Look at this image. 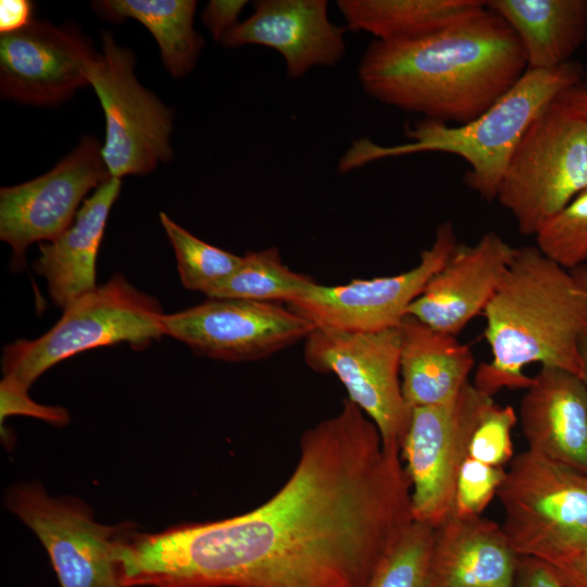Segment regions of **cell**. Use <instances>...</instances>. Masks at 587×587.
<instances>
[{
    "instance_id": "44dd1931",
    "label": "cell",
    "mask_w": 587,
    "mask_h": 587,
    "mask_svg": "<svg viewBox=\"0 0 587 587\" xmlns=\"http://www.w3.org/2000/svg\"><path fill=\"white\" fill-rule=\"evenodd\" d=\"M401 336L400 375L403 398L412 410L454 399L474 367L469 345L407 315Z\"/></svg>"
},
{
    "instance_id": "9c48e42d",
    "label": "cell",
    "mask_w": 587,
    "mask_h": 587,
    "mask_svg": "<svg viewBox=\"0 0 587 587\" xmlns=\"http://www.w3.org/2000/svg\"><path fill=\"white\" fill-rule=\"evenodd\" d=\"M7 508L38 537L61 587H123L120 552L134 524L103 525L75 497H51L38 482L4 495Z\"/></svg>"
},
{
    "instance_id": "ffe728a7",
    "label": "cell",
    "mask_w": 587,
    "mask_h": 587,
    "mask_svg": "<svg viewBox=\"0 0 587 587\" xmlns=\"http://www.w3.org/2000/svg\"><path fill=\"white\" fill-rule=\"evenodd\" d=\"M121 179L111 177L84 200L74 222L52 241L40 242L34 270L46 278L49 295L64 309L97 288L96 261Z\"/></svg>"
},
{
    "instance_id": "7a4b0ae2",
    "label": "cell",
    "mask_w": 587,
    "mask_h": 587,
    "mask_svg": "<svg viewBox=\"0 0 587 587\" xmlns=\"http://www.w3.org/2000/svg\"><path fill=\"white\" fill-rule=\"evenodd\" d=\"M527 70L511 27L485 9L439 33L374 40L358 67L370 97L424 118L458 125L478 117Z\"/></svg>"
},
{
    "instance_id": "d590c367",
    "label": "cell",
    "mask_w": 587,
    "mask_h": 587,
    "mask_svg": "<svg viewBox=\"0 0 587 587\" xmlns=\"http://www.w3.org/2000/svg\"><path fill=\"white\" fill-rule=\"evenodd\" d=\"M560 98L587 118V88L582 84L565 90Z\"/></svg>"
},
{
    "instance_id": "4dcf8cb0",
    "label": "cell",
    "mask_w": 587,
    "mask_h": 587,
    "mask_svg": "<svg viewBox=\"0 0 587 587\" xmlns=\"http://www.w3.org/2000/svg\"><path fill=\"white\" fill-rule=\"evenodd\" d=\"M28 389L17 380L3 376L0 383L1 425L11 415L33 416L55 426H64L70 422L66 409L35 402L28 396Z\"/></svg>"
},
{
    "instance_id": "74e56055",
    "label": "cell",
    "mask_w": 587,
    "mask_h": 587,
    "mask_svg": "<svg viewBox=\"0 0 587 587\" xmlns=\"http://www.w3.org/2000/svg\"><path fill=\"white\" fill-rule=\"evenodd\" d=\"M582 85L587 88V73L585 75V79L583 80Z\"/></svg>"
},
{
    "instance_id": "3957f363",
    "label": "cell",
    "mask_w": 587,
    "mask_h": 587,
    "mask_svg": "<svg viewBox=\"0 0 587 587\" xmlns=\"http://www.w3.org/2000/svg\"><path fill=\"white\" fill-rule=\"evenodd\" d=\"M485 339L491 360L477 367L473 385L494 397L526 389L530 364L582 377L580 344L587 335V265L565 268L536 246L516 248L485 308Z\"/></svg>"
},
{
    "instance_id": "ba28073f",
    "label": "cell",
    "mask_w": 587,
    "mask_h": 587,
    "mask_svg": "<svg viewBox=\"0 0 587 587\" xmlns=\"http://www.w3.org/2000/svg\"><path fill=\"white\" fill-rule=\"evenodd\" d=\"M102 53L85 64L88 84L95 89L105 118L102 159L114 178L146 174L172 158L171 110L134 73L133 52L102 34Z\"/></svg>"
},
{
    "instance_id": "277c9868",
    "label": "cell",
    "mask_w": 587,
    "mask_h": 587,
    "mask_svg": "<svg viewBox=\"0 0 587 587\" xmlns=\"http://www.w3.org/2000/svg\"><path fill=\"white\" fill-rule=\"evenodd\" d=\"M583 67L567 62L549 70H526L495 104L471 122L457 126L423 118L405 127L409 143L383 146L367 138L354 140L338 171L347 173L376 160L420 152H444L470 166L464 182L483 199H497L500 182L523 135L534 120L565 90L578 86Z\"/></svg>"
},
{
    "instance_id": "7402d4cb",
    "label": "cell",
    "mask_w": 587,
    "mask_h": 587,
    "mask_svg": "<svg viewBox=\"0 0 587 587\" xmlns=\"http://www.w3.org/2000/svg\"><path fill=\"white\" fill-rule=\"evenodd\" d=\"M516 35L527 70L570 62L587 37V0H487Z\"/></svg>"
},
{
    "instance_id": "9a60e30c",
    "label": "cell",
    "mask_w": 587,
    "mask_h": 587,
    "mask_svg": "<svg viewBox=\"0 0 587 587\" xmlns=\"http://www.w3.org/2000/svg\"><path fill=\"white\" fill-rule=\"evenodd\" d=\"M93 53L79 33L33 21L20 30L1 35V93L27 104L64 101L89 85L85 64Z\"/></svg>"
},
{
    "instance_id": "cb8c5ba5",
    "label": "cell",
    "mask_w": 587,
    "mask_h": 587,
    "mask_svg": "<svg viewBox=\"0 0 587 587\" xmlns=\"http://www.w3.org/2000/svg\"><path fill=\"white\" fill-rule=\"evenodd\" d=\"M107 18L122 22L134 18L157 40L162 61L176 78L187 75L196 65L203 47L193 28L197 2L193 0H104L93 2Z\"/></svg>"
},
{
    "instance_id": "52a82bcc",
    "label": "cell",
    "mask_w": 587,
    "mask_h": 587,
    "mask_svg": "<svg viewBox=\"0 0 587 587\" xmlns=\"http://www.w3.org/2000/svg\"><path fill=\"white\" fill-rule=\"evenodd\" d=\"M496 497L520 557L549 563L587 550V473L526 449L509 463Z\"/></svg>"
},
{
    "instance_id": "f1b7e54d",
    "label": "cell",
    "mask_w": 587,
    "mask_h": 587,
    "mask_svg": "<svg viewBox=\"0 0 587 587\" xmlns=\"http://www.w3.org/2000/svg\"><path fill=\"white\" fill-rule=\"evenodd\" d=\"M516 423L515 410L494 400L484 410L475 427L469 457L491 466L504 467L514 458L512 432Z\"/></svg>"
},
{
    "instance_id": "e575fe53",
    "label": "cell",
    "mask_w": 587,
    "mask_h": 587,
    "mask_svg": "<svg viewBox=\"0 0 587 587\" xmlns=\"http://www.w3.org/2000/svg\"><path fill=\"white\" fill-rule=\"evenodd\" d=\"M33 3L27 0L0 1V33L20 30L33 22Z\"/></svg>"
},
{
    "instance_id": "30bf717a",
    "label": "cell",
    "mask_w": 587,
    "mask_h": 587,
    "mask_svg": "<svg viewBox=\"0 0 587 587\" xmlns=\"http://www.w3.org/2000/svg\"><path fill=\"white\" fill-rule=\"evenodd\" d=\"M304 340L307 365L335 374L348 399L376 425L384 447L401 451L412 410L401 389L399 327L366 333L314 328Z\"/></svg>"
},
{
    "instance_id": "2e32d148",
    "label": "cell",
    "mask_w": 587,
    "mask_h": 587,
    "mask_svg": "<svg viewBox=\"0 0 587 587\" xmlns=\"http://www.w3.org/2000/svg\"><path fill=\"white\" fill-rule=\"evenodd\" d=\"M515 250L495 232L485 233L474 245L458 243L409 307L408 315L457 336L483 314Z\"/></svg>"
},
{
    "instance_id": "f546056e",
    "label": "cell",
    "mask_w": 587,
    "mask_h": 587,
    "mask_svg": "<svg viewBox=\"0 0 587 587\" xmlns=\"http://www.w3.org/2000/svg\"><path fill=\"white\" fill-rule=\"evenodd\" d=\"M505 470V467L491 466L469 457L458 475L450 513L461 516L482 515L496 497Z\"/></svg>"
},
{
    "instance_id": "7c38bea8",
    "label": "cell",
    "mask_w": 587,
    "mask_h": 587,
    "mask_svg": "<svg viewBox=\"0 0 587 587\" xmlns=\"http://www.w3.org/2000/svg\"><path fill=\"white\" fill-rule=\"evenodd\" d=\"M458 243L453 224L441 223L432 245L409 271L337 286L316 284L302 298L286 303L287 308L315 328L366 333L398 327Z\"/></svg>"
},
{
    "instance_id": "6da1fadb",
    "label": "cell",
    "mask_w": 587,
    "mask_h": 587,
    "mask_svg": "<svg viewBox=\"0 0 587 587\" xmlns=\"http://www.w3.org/2000/svg\"><path fill=\"white\" fill-rule=\"evenodd\" d=\"M297 464L243 514L134 530L124 587H365L414 521L401 451L348 398L307 429Z\"/></svg>"
},
{
    "instance_id": "5b68a950",
    "label": "cell",
    "mask_w": 587,
    "mask_h": 587,
    "mask_svg": "<svg viewBox=\"0 0 587 587\" xmlns=\"http://www.w3.org/2000/svg\"><path fill=\"white\" fill-rule=\"evenodd\" d=\"M163 315L157 299L115 274L65 307L42 336L7 345L3 376L29 388L51 366L85 350L118 342L142 348L165 335Z\"/></svg>"
},
{
    "instance_id": "8d00e7d4",
    "label": "cell",
    "mask_w": 587,
    "mask_h": 587,
    "mask_svg": "<svg viewBox=\"0 0 587 587\" xmlns=\"http://www.w3.org/2000/svg\"><path fill=\"white\" fill-rule=\"evenodd\" d=\"M582 379L587 388V335L580 344Z\"/></svg>"
},
{
    "instance_id": "8fae6325",
    "label": "cell",
    "mask_w": 587,
    "mask_h": 587,
    "mask_svg": "<svg viewBox=\"0 0 587 587\" xmlns=\"http://www.w3.org/2000/svg\"><path fill=\"white\" fill-rule=\"evenodd\" d=\"M494 397L471 382L449 402L412 409L401 446L415 522L436 528L452 510L472 435Z\"/></svg>"
},
{
    "instance_id": "83f0119b",
    "label": "cell",
    "mask_w": 587,
    "mask_h": 587,
    "mask_svg": "<svg viewBox=\"0 0 587 587\" xmlns=\"http://www.w3.org/2000/svg\"><path fill=\"white\" fill-rule=\"evenodd\" d=\"M536 247L565 268L587 262V188L552 216L535 235Z\"/></svg>"
},
{
    "instance_id": "d4e9b609",
    "label": "cell",
    "mask_w": 587,
    "mask_h": 587,
    "mask_svg": "<svg viewBox=\"0 0 587 587\" xmlns=\"http://www.w3.org/2000/svg\"><path fill=\"white\" fill-rule=\"evenodd\" d=\"M316 284L310 276L286 266L277 248H268L242 255L236 272L205 296L289 303L302 298Z\"/></svg>"
},
{
    "instance_id": "4fadbf2b",
    "label": "cell",
    "mask_w": 587,
    "mask_h": 587,
    "mask_svg": "<svg viewBox=\"0 0 587 587\" xmlns=\"http://www.w3.org/2000/svg\"><path fill=\"white\" fill-rule=\"evenodd\" d=\"M165 335L195 352L223 361L264 359L315 328L289 308L275 302L209 298L201 304L163 315Z\"/></svg>"
},
{
    "instance_id": "8992f818",
    "label": "cell",
    "mask_w": 587,
    "mask_h": 587,
    "mask_svg": "<svg viewBox=\"0 0 587 587\" xmlns=\"http://www.w3.org/2000/svg\"><path fill=\"white\" fill-rule=\"evenodd\" d=\"M587 188V118L560 97L529 125L514 150L497 199L519 232L536 235Z\"/></svg>"
},
{
    "instance_id": "d6986e66",
    "label": "cell",
    "mask_w": 587,
    "mask_h": 587,
    "mask_svg": "<svg viewBox=\"0 0 587 587\" xmlns=\"http://www.w3.org/2000/svg\"><path fill=\"white\" fill-rule=\"evenodd\" d=\"M520 561L502 525L483 515L449 513L434 528L437 587H513Z\"/></svg>"
},
{
    "instance_id": "1f68e13d",
    "label": "cell",
    "mask_w": 587,
    "mask_h": 587,
    "mask_svg": "<svg viewBox=\"0 0 587 587\" xmlns=\"http://www.w3.org/2000/svg\"><path fill=\"white\" fill-rule=\"evenodd\" d=\"M247 3L245 0H212L207 4L201 18L215 41L221 42L239 24L238 17Z\"/></svg>"
},
{
    "instance_id": "5bb4252c",
    "label": "cell",
    "mask_w": 587,
    "mask_h": 587,
    "mask_svg": "<svg viewBox=\"0 0 587 587\" xmlns=\"http://www.w3.org/2000/svg\"><path fill=\"white\" fill-rule=\"evenodd\" d=\"M109 178L100 143L87 136L46 174L1 188L0 238L13 250V265H24L29 245L52 241L67 229L89 190Z\"/></svg>"
},
{
    "instance_id": "603a6c76",
    "label": "cell",
    "mask_w": 587,
    "mask_h": 587,
    "mask_svg": "<svg viewBox=\"0 0 587 587\" xmlns=\"http://www.w3.org/2000/svg\"><path fill=\"white\" fill-rule=\"evenodd\" d=\"M347 29L372 34L382 41L423 38L485 9L483 0H339Z\"/></svg>"
},
{
    "instance_id": "484cf974",
    "label": "cell",
    "mask_w": 587,
    "mask_h": 587,
    "mask_svg": "<svg viewBox=\"0 0 587 587\" xmlns=\"http://www.w3.org/2000/svg\"><path fill=\"white\" fill-rule=\"evenodd\" d=\"M160 222L173 246L180 280L187 289L207 295L240 266L242 257L204 242L164 212H160Z\"/></svg>"
},
{
    "instance_id": "ac0fdd59",
    "label": "cell",
    "mask_w": 587,
    "mask_h": 587,
    "mask_svg": "<svg viewBox=\"0 0 587 587\" xmlns=\"http://www.w3.org/2000/svg\"><path fill=\"white\" fill-rule=\"evenodd\" d=\"M517 420L528 450L587 473V388L582 377L541 366L525 389Z\"/></svg>"
},
{
    "instance_id": "d6a6232c",
    "label": "cell",
    "mask_w": 587,
    "mask_h": 587,
    "mask_svg": "<svg viewBox=\"0 0 587 587\" xmlns=\"http://www.w3.org/2000/svg\"><path fill=\"white\" fill-rule=\"evenodd\" d=\"M513 587H563L552 570L542 561L521 557Z\"/></svg>"
},
{
    "instance_id": "836d02e7",
    "label": "cell",
    "mask_w": 587,
    "mask_h": 587,
    "mask_svg": "<svg viewBox=\"0 0 587 587\" xmlns=\"http://www.w3.org/2000/svg\"><path fill=\"white\" fill-rule=\"evenodd\" d=\"M546 564L563 587H587V550Z\"/></svg>"
},
{
    "instance_id": "4316f807",
    "label": "cell",
    "mask_w": 587,
    "mask_h": 587,
    "mask_svg": "<svg viewBox=\"0 0 587 587\" xmlns=\"http://www.w3.org/2000/svg\"><path fill=\"white\" fill-rule=\"evenodd\" d=\"M434 527L413 521L382 559L365 587H437Z\"/></svg>"
},
{
    "instance_id": "e0dca14e",
    "label": "cell",
    "mask_w": 587,
    "mask_h": 587,
    "mask_svg": "<svg viewBox=\"0 0 587 587\" xmlns=\"http://www.w3.org/2000/svg\"><path fill=\"white\" fill-rule=\"evenodd\" d=\"M346 30L332 23L325 0H260L221 43L272 48L283 57L287 76L299 78L315 66H334L341 60Z\"/></svg>"
}]
</instances>
